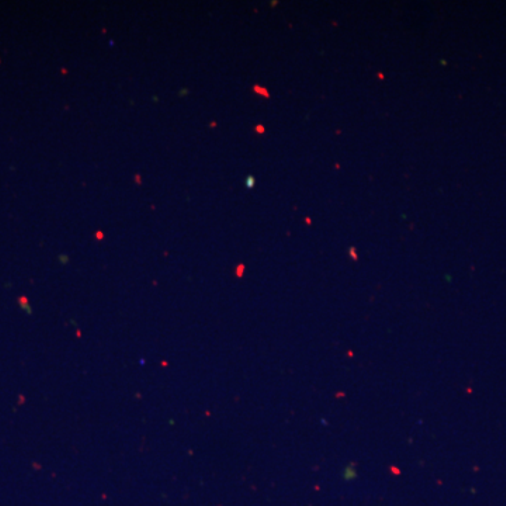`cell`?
Returning a JSON list of instances; mask_svg holds the SVG:
<instances>
[{
    "label": "cell",
    "mask_w": 506,
    "mask_h": 506,
    "mask_svg": "<svg viewBox=\"0 0 506 506\" xmlns=\"http://www.w3.org/2000/svg\"><path fill=\"white\" fill-rule=\"evenodd\" d=\"M256 131H259V132H263V126H258V128H256Z\"/></svg>",
    "instance_id": "obj_4"
},
{
    "label": "cell",
    "mask_w": 506,
    "mask_h": 506,
    "mask_svg": "<svg viewBox=\"0 0 506 506\" xmlns=\"http://www.w3.org/2000/svg\"><path fill=\"white\" fill-rule=\"evenodd\" d=\"M246 186L249 187V188H252V187L254 186V179H253L252 176L248 178V180H246Z\"/></svg>",
    "instance_id": "obj_2"
},
{
    "label": "cell",
    "mask_w": 506,
    "mask_h": 506,
    "mask_svg": "<svg viewBox=\"0 0 506 506\" xmlns=\"http://www.w3.org/2000/svg\"><path fill=\"white\" fill-rule=\"evenodd\" d=\"M343 474H344V478H346V480L354 478V476H356V468H354V466H353V464L348 466V467L344 468V471H343Z\"/></svg>",
    "instance_id": "obj_1"
},
{
    "label": "cell",
    "mask_w": 506,
    "mask_h": 506,
    "mask_svg": "<svg viewBox=\"0 0 506 506\" xmlns=\"http://www.w3.org/2000/svg\"><path fill=\"white\" fill-rule=\"evenodd\" d=\"M254 90H256V92H258V93H264V96H266V97H270V94H268V92H266V90L260 89V88H258V86H256V88H254Z\"/></svg>",
    "instance_id": "obj_3"
}]
</instances>
